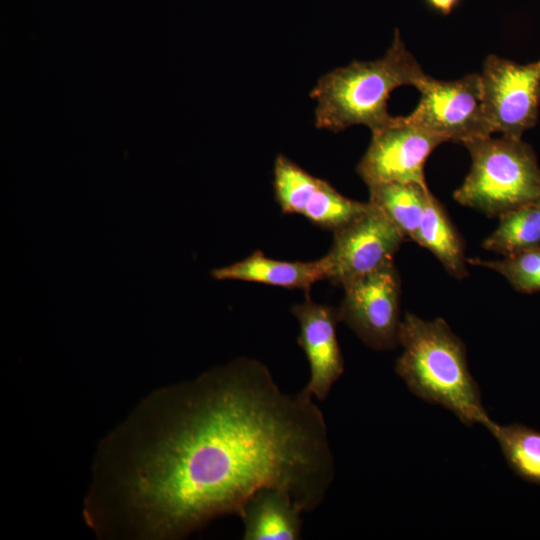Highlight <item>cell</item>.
<instances>
[{"mask_svg":"<svg viewBox=\"0 0 540 540\" xmlns=\"http://www.w3.org/2000/svg\"><path fill=\"white\" fill-rule=\"evenodd\" d=\"M417 89L419 103L405 116L410 123L462 145L493 133L483 107L480 74L452 81L427 75Z\"/></svg>","mask_w":540,"mask_h":540,"instance_id":"5","label":"cell"},{"mask_svg":"<svg viewBox=\"0 0 540 540\" xmlns=\"http://www.w3.org/2000/svg\"><path fill=\"white\" fill-rule=\"evenodd\" d=\"M405 240L386 214L370 203L366 211L333 231L332 246L326 254L328 279L343 286L392 263Z\"/></svg>","mask_w":540,"mask_h":540,"instance_id":"9","label":"cell"},{"mask_svg":"<svg viewBox=\"0 0 540 540\" xmlns=\"http://www.w3.org/2000/svg\"><path fill=\"white\" fill-rule=\"evenodd\" d=\"M275 198L286 214H298L316 226L335 231L366 211L370 203L352 200L284 155L274 162Z\"/></svg>","mask_w":540,"mask_h":540,"instance_id":"10","label":"cell"},{"mask_svg":"<svg viewBox=\"0 0 540 540\" xmlns=\"http://www.w3.org/2000/svg\"><path fill=\"white\" fill-rule=\"evenodd\" d=\"M342 287L340 321L374 350H389L398 345L401 280L394 262Z\"/></svg>","mask_w":540,"mask_h":540,"instance_id":"7","label":"cell"},{"mask_svg":"<svg viewBox=\"0 0 540 540\" xmlns=\"http://www.w3.org/2000/svg\"><path fill=\"white\" fill-rule=\"evenodd\" d=\"M413 241L428 249L452 277L463 279L468 275L462 237L432 192Z\"/></svg>","mask_w":540,"mask_h":540,"instance_id":"14","label":"cell"},{"mask_svg":"<svg viewBox=\"0 0 540 540\" xmlns=\"http://www.w3.org/2000/svg\"><path fill=\"white\" fill-rule=\"evenodd\" d=\"M329 273L326 255L308 262L282 261L255 251L243 260L213 269L211 276L215 280H240L308 292L316 282L328 279Z\"/></svg>","mask_w":540,"mask_h":540,"instance_id":"12","label":"cell"},{"mask_svg":"<svg viewBox=\"0 0 540 540\" xmlns=\"http://www.w3.org/2000/svg\"><path fill=\"white\" fill-rule=\"evenodd\" d=\"M427 4L437 12L449 14L457 6L460 0H425Z\"/></svg>","mask_w":540,"mask_h":540,"instance_id":"19","label":"cell"},{"mask_svg":"<svg viewBox=\"0 0 540 540\" xmlns=\"http://www.w3.org/2000/svg\"><path fill=\"white\" fill-rule=\"evenodd\" d=\"M481 76L482 101L493 132L522 139L540 110V59L528 64L489 55Z\"/></svg>","mask_w":540,"mask_h":540,"instance_id":"6","label":"cell"},{"mask_svg":"<svg viewBox=\"0 0 540 540\" xmlns=\"http://www.w3.org/2000/svg\"><path fill=\"white\" fill-rule=\"evenodd\" d=\"M302 510L290 494L276 488L257 492L241 517L244 540H297L301 538Z\"/></svg>","mask_w":540,"mask_h":540,"instance_id":"13","label":"cell"},{"mask_svg":"<svg viewBox=\"0 0 540 540\" xmlns=\"http://www.w3.org/2000/svg\"><path fill=\"white\" fill-rule=\"evenodd\" d=\"M471 166L453 198L488 217L540 203V167L533 148L511 137L491 136L464 144Z\"/></svg>","mask_w":540,"mask_h":540,"instance_id":"4","label":"cell"},{"mask_svg":"<svg viewBox=\"0 0 540 540\" xmlns=\"http://www.w3.org/2000/svg\"><path fill=\"white\" fill-rule=\"evenodd\" d=\"M371 132L370 144L356 169L368 187L385 183L427 186L425 163L437 146L447 142L443 137L410 123L405 116L393 117Z\"/></svg>","mask_w":540,"mask_h":540,"instance_id":"8","label":"cell"},{"mask_svg":"<svg viewBox=\"0 0 540 540\" xmlns=\"http://www.w3.org/2000/svg\"><path fill=\"white\" fill-rule=\"evenodd\" d=\"M468 263L501 274L522 294L540 292V247L497 260L468 259Z\"/></svg>","mask_w":540,"mask_h":540,"instance_id":"18","label":"cell"},{"mask_svg":"<svg viewBox=\"0 0 540 540\" xmlns=\"http://www.w3.org/2000/svg\"><path fill=\"white\" fill-rule=\"evenodd\" d=\"M291 311L300 325L297 342L310 365V379L303 389L323 401L344 372V360L336 334L340 321L338 309L316 303L307 295Z\"/></svg>","mask_w":540,"mask_h":540,"instance_id":"11","label":"cell"},{"mask_svg":"<svg viewBox=\"0 0 540 540\" xmlns=\"http://www.w3.org/2000/svg\"><path fill=\"white\" fill-rule=\"evenodd\" d=\"M482 247L503 257L540 247V203L510 210L499 217L496 229Z\"/></svg>","mask_w":540,"mask_h":540,"instance_id":"16","label":"cell"},{"mask_svg":"<svg viewBox=\"0 0 540 540\" xmlns=\"http://www.w3.org/2000/svg\"><path fill=\"white\" fill-rule=\"evenodd\" d=\"M498 442L511 470L526 482L540 485V431L514 423L485 427Z\"/></svg>","mask_w":540,"mask_h":540,"instance_id":"17","label":"cell"},{"mask_svg":"<svg viewBox=\"0 0 540 540\" xmlns=\"http://www.w3.org/2000/svg\"><path fill=\"white\" fill-rule=\"evenodd\" d=\"M369 202L383 211L406 239L414 240L430 190L417 183H385L368 187Z\"/></svg>","mask_w":540,"mask_h":540,"instance_id":"15","label":"cell"},{"mask_svg":"<svg viewBox=\"0 0 540 540\" xmlns=\"http://www.w3.org/2000/svg\"><path fill=\"white\" fill-rule=\"evenodd\" d=\"M407 50L398 30L385 55L373 61H353L321 76L310 92L316 102L315 125L340 132L353 125L370 130L389 123L388 99L400 86L418 85L426 78Z\"/></svg>","mask_w":540,"mask_h":540,"instance_id":"3","label":"cell"},{"mask_svg":"<svg viewBox=\"0 0 540 540\" xmlns=\"http://www.w3.org/2000/svg\"><path fill=\"white\" fill-rule=\"evenodd\" d=\"M312 398L285 393L252 358L212 368L158 391L109 438L98 487L146 538L180 539L217 517L241 518L265 488L312 512L335 474Z\"/></svg>","mask_w":540,"mask_h":540,"instance_id":"1","label":"cell"},{"mask_svg":"<svg viewBox=\"0 0 540 540\" xmlns=\"http://www.w3.org/2000/svg\"><path fill=\"white\" fill-rule=\"evenodd\" d=\"M399 345L395 371L415 396L441 405L466 425L486 427L491 419L469 371L466 347L444 319L405 313Z\"/></svg>","mask_w":540,"mask_h":540,"instance_id":"2","label":"cell"}]
</instances>
